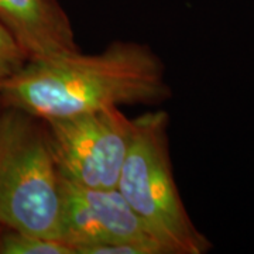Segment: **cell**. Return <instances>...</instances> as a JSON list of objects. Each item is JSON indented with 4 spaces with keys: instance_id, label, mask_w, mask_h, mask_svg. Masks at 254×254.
I'll return each instance as SVG.
<instances>
[{
    "instance_id": "10",
    "label": "cell",
    "mask_w": 254,
    "mask_h": 254,
    "mask_svg": "<svg viewBox=\"0 0 254 254\" xmlns=\"http://www.w3.org/2000/svg\"><path fill=\"white\" fill-rule=\"evenodd\" d=\"M0 109H1V106H0Z\"/></svg>"
},
{
    "instance_id": "9",
    "label": "cell",
    "mask_w": 254,
    "mask_h": 254,
    "mask_svg": "<svg viewBox=\"0 0 254 254\" xmlns=\"http://www.w3.org/2000/svg\"><path fill=\"white\" fill-rule=\"evenodd\" d=\"M82 254H151L145 247L128 243L120 245H99L85 249Z\"/></svg>"
},
{
    "instance_id": "5",
    "label": "cell",
    "mask_w": 254,
    "mask_h": 254,
    "mask_svg": "<svg viewBox=\"0 0 254 254\" xmlns=\"http://www.w3.org/2000/svg\"><path fill=\"white\" fill-rule=\"evenodd\" d=\"M61 240L82 254L99 245H137L164 254L118 188H88L63 178Z\"/></svg>"
},
{
    "instance_id": "7",
    "label": "cell",
    "mask_w": 254,
    "mask_h": 254,
    "mask_svg": "<svg viewBox=\"0 0 254 254\" xmlns=\"http://www.w3.org/2000/svg\"><path fill=\"white\" fill-rule=\"evenodd\" d=\"M0 254H75V250L60 239L0 227Z\"/></svg>"
},
{
    "instance_id": "3",
    "label": "cell",
    "mask_w": 254,
    "mask_h": 254,
    "mask_svg": "<svg viewBox=\"0 0 254 254\" xmlns=\"http://www.w3.org/2000/svg\"><path fill=\"white\" fill-rule=\"evenodd\" d=\"M136 130L118 190L164 254H205L212 243L193 225L174 178L165 110L134 119Z\"/></svg>"
},
{
    "instance_id": "1",
    "label": "cell",
    "mask_w": 254,
    "mask_h": 254,
    "mask_svg": "<svg viewBox=\"0 0 254 254\" xmlns=\"http://www.w3.org/2000/svg\"><path fill=\"white\" fill-rule=\"evenodd\" d=\"M173 92L160 57L145 44L113 41L98 54L27 61L0 86V106L41 120L122 105H157Z\"/></svg>"
},
{
    "instance_id": "2",
    "label": "cell",
    "mask_w": 254,
    "mask_h": 254,
    "mask_svg": "<svg viewBox=\"0 0 254 254\" xmlns=\"http://www.w3.org/2000/svg\"><path fill=\"white\" fill-rule=\"evenodd\" d=\"M63 175L44 120L0 109V227L61 240ZM64 242V240H63Z\"/></svg>"
},
{
    "instance_id": "6",
    "label": "cell",
    "mask_w": 254,
    "mask_h": 254,
    "mask_svg": "<svg viewBox=\"0 0 254 254\" xmlns=\"http://www.w3.org/2000/svg\"><path fill=\"white\" fill-rule=\"evenodd\" d=\"M0 23L28 61L79 51L71 20L58 0H0Z\"/></svg>"
},
{
    "instance_id": "8",
    "label": "cell",
    "mask_w": 254,
    "mask_h": 254,
    "mask_svg": "<svg viewBox=\"0 0 254 254\" xmlns=\"http://www.w3.org/2000/svg\"><path fill=\"white\" fill-rule=\"evenodd\" d=\"M27 57L9 30L0 23V86L26 65Z\"/></svg>"
},
{
    "instance_id": "4",
    "label": "cell",
    "mask_w": 254,
    "mask_h": 254,
    "mask_svg": "<svg viewBox=\"0 0 254 254\" xmlns=\"http://www.w3.org/2000/svg\"><path fill=\"white\" fill-rule=\"evenodd\" d=\"M63 178L88 188H118L136 123L119 106L47 120Z\"/></svg>"
}]
</instances>
